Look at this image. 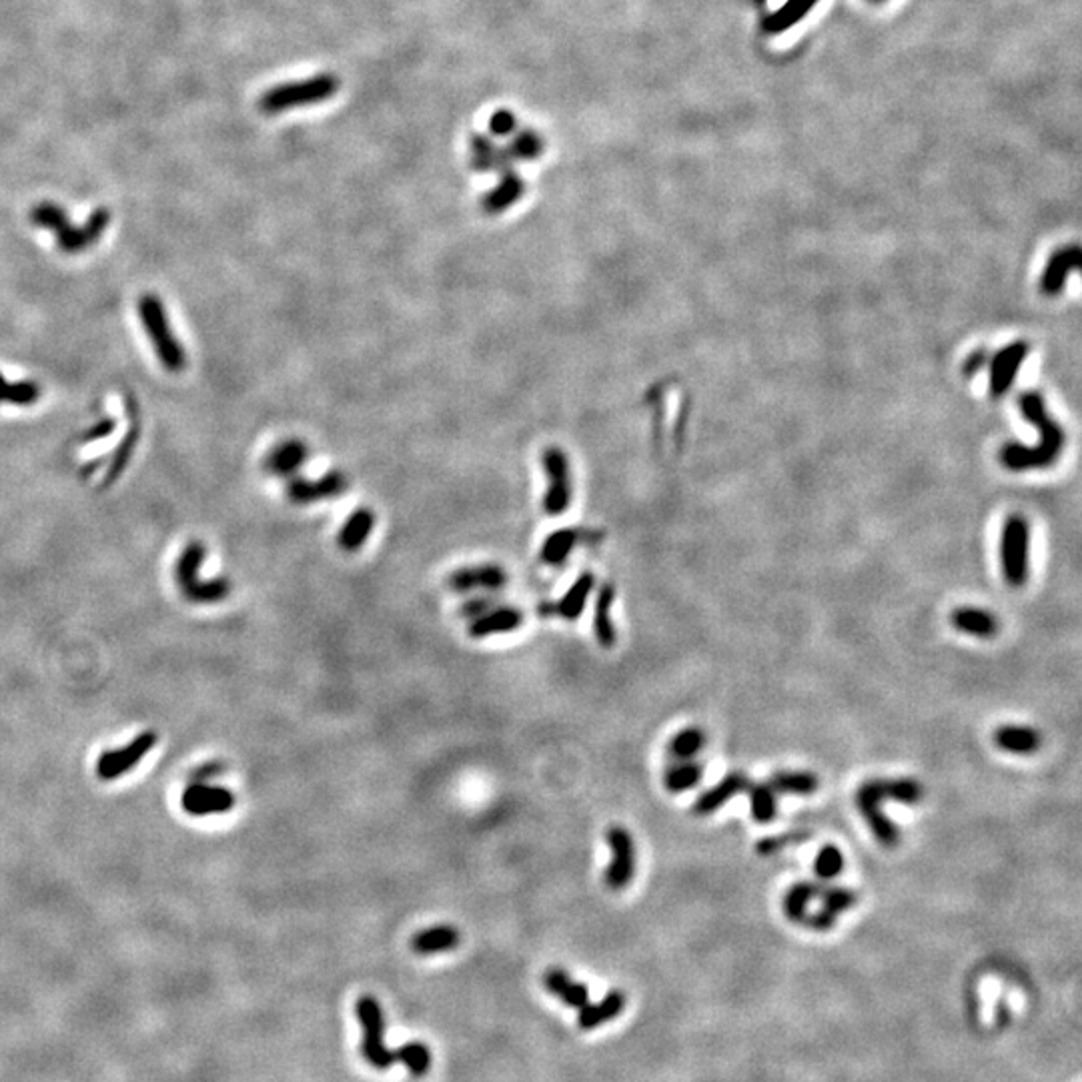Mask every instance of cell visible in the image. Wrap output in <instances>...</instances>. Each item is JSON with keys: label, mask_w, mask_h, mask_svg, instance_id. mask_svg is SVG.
Here are the masks:
<instances>
[{"label": "cell", "mask_w": 1082, "mask_h": 1082, "mask_svg": "<svg viewBox=\"0 0 1082 1082\" xmlns=\"http://www.w3.org/2000/svg\"><path fill=\"white\" fill-rule=\"evenodd\" d=\"M1020 407H1022V413H1025L1026 420L1030 423H1034L1038 431H1041L1043 443L1036 449L1010 443V446H1007L1000 451V462L1004 463V467H1008V470H1012V472L1041 470V467L1052 465L1056 462V457L1060 455L1062 446H1064L1062 429L1059 428V423H1056L1052 417L1046 413L1043 397L1038 394L1022 395Z\"/></svg>", "instance_id": "cell-1"}, {"label": "cell", "mask_w": 1082, "mask_h": 1082, "mask_svg": "<svg viewBox=\"0 0 1082 1082\" xmlns=\"http://www.w3.org/2000/svg\"><path fill=\"white\" fill-rule=\"evenodd\" d=\"M30 221L34 227L47 229L55 233L58 249L68 255L81 253L89 247L95 245L99 238L105 235L110 225V211L99 207L91 212V217L84 221L82 227H74L68 221L65 209L55 203H37L30 209Z\"/></svg>", "instance_id": "cell-2"}, {"label": "cell", "mask_w": 1082, "mask_h": 1082, "mask_svg": "<svg viewBox=\"0 0 1082 1082\" xmlns=\"http://www.w3.org/2000/svg\"><path fill=\"white\" fill-rule=\"evenodd\" d=\"M136 309H139L144 333H147L151 345L155 347L157 359L160 361V365H163L169 373L185 371L186 351L185 347L178 343L175 331L170 327L163 301H160L157 295L144 293L139 303H136Z\"/></svg>", "instance_id": "cell-3"}, {"label": "cell", "mask_w": 1082, "mask_h": 1082, "mask_svg": "<svg viewBox=\"0 0 1082 1082\" xmlns=\"http://www.w3.org/2000/svg\"><path fill=\"white\" fill-rule=\"evenodd\" d=\"M341 89L339 76L335 74H317L301 82H287L279 87L267 91L259 99V110L265 115H279L289 108L319 105L323 100H329L337 95Z\"/></svg>", "instance_id": "cell-4"}, {"label": "cell", "mask_w": 1082, "mask_h": 1082, "mask_svg": "<svg viewBox=\"0 0 1082 1082\" xmlns=\"http://www.w3.org/2000/svg\"><path fill=\"white\" fill-rule=\"evenodd\" d=\"M207 558V548L203 541L193 540L185 545L175 566V579L181 587L183 595L193 603H215L225 600L231 593V584L225 577L201 582V567Z\"/></svg>", "instance_id": "cell-5"}, {"label": "cell", "mask_w": 1082, "mask_h": 1082, "mask_svg": "<svg viewBox=\"0 0 1082 1082\" xmlns=\"http://www.w3.org/2000/svg\"><path fill=\"white\" fill-rule=\"evenodd\" d=\"M355 1015L361 1022L363 1041H361V1054L368 1060L369 1067L377 1070H387L394 1067V1051H389L383 1036H385V1017H383L381 1004L373 996H361L355 1004Z\"/></svg>", "instance_id": "cell-6"}, {"label": "cell", "mask_w": 1082, "mask_h": 1082, "mask_svg": "<svg viewBox=\"0 0 1082 1082\" xmlns=\"http://www.w3.org/2000/svg\"><path fill=\"white\" fill-rule=\"evenodd\" d=\"M1028 538L1026 519L1008 517L1000 538V564L1008 585L1022 587L1028 579Z\"/></svg>", "instance_id": "cell-7"}, {"label": "cell", "mask_w": 1082, "mask_h": 1082, "mask_svg": "<svg viewBox=\"0 0 1082 1082\" xmlns=\"http://www.w3.org/2000/svg\"><path fill=\"white\" fill-rule=\"evenodd\" d=\"M543 472L548 477V489L543 496V511L550 517L564 515L567 507L572 506L574 485H572V467H569L567 455L559 447H548L543 451Z\"/></svg>", "instance_id": "cell-8"}, {"label": "cell", "mask_w": 1082, "mask_h": 1082, "mask_svg": "<svg viewBox=\"0 0 1082 1082\" xmlns=\"http://www.w3.org/2000/svg\"><path fill=\"white\" fill-rule=\"evenodd\" d=\"M884 780H868L856 792V808L862 814L868 828L884 848H894L900 842V830L888 816L882 812Z\"/></svg>", "instance_id": "cell-9"}, {"label": "cell", "mask_w": 1082, "mask_h": 1082, "mask_svg": "<svg viewBox=\"0 0 1082 1082\" xmlns=\"http://www.w3.org/2000/svg\"><path fill=\"white\" fill-rule=\"evenodd\" d=\"M606 842L611 850V858L606 872H603V882H606L610 890H624L632 884L636 876V840L624 826H611L606 832Z\"/></svg>", "instance_id": "cell-10"}, {"label": "cell", "mask_w": 1082, "mask_h": 1082, "mask_svg": "<svg viewBox=\"0 0 1082 1082\" xmlns=\"http://www.w3.org/2000/svg\"><path fill=\"white\" fill-rule=\"evenodd\" d=\"M157 731H143L141 736H136L133 742L126 744L125 748L105 752L97 762V776L107 782L125 776L126 772H131V768H134V766L157 746Z\"/></svg>", "instance_id": "cell-11"}, {"label": "cell", "mask_w": 1082, "mask_h": 1082, "mask_svg": "<svg viewBox=\"0 0 1082 1082\" xmlns=\"http://www.w3.org/2000/svg\"><path fill=\"white\" fill-rule=\"evenodd\" d=\"M349 488L347 477L333 470L317 480H307V477H291L287 483V498L295 506H309L319 504L325 499H335L341 493H345Z\"/></svg>", "instance_id": "cell-12"}, {"label": "cell", "mask_w": 1082, "mask_h": 1082, "mask_svg": "<svg viewBox=\"0 0 1082 1082\" xmlns=\"http://www.w3.org/2000/svg\"><path fill=\"white\" fill-rule=\"evenodd\" d=\"M235 794L231 790L221 786H207L203 782H195L183 792L181 806L191 816L225 814L235 808Z\"/></svg>", "instance_id": "cell-13"}, {"label": "cell", "mask_w": 1082, "mask_h": 1082, "mask_svg": "<svg viewBox=\"0 0 1082 1082\" xmlns=\"http://www.w3.org/2000/svg\"><path fill=\"white\" fill-rule=\"evenodd\" d=\"M507 584V574L504 567L496 564L470 566L451 572L447 577V587L455 593L472 592H498Z\"/></svg>", "instance_id": "cell-14"}, {"label": "cell", "mask_w": 1082, "mask_h": 1082, "mask_svg": "<svg viewBox=\"0 0 1082 1082\" xmlns=\"http://www.w3.org/2000/svg\"><path fill=\"white\" fill-rule=\"evenodd\" d=\"M307 459H309V447L301 439H285L273 447L267 457L263 459V472L281 477V480H291V477L301 470Z\"/></svg>", "instance_id": "cell-15"}, {"label": "cell", "mask_w": 1082, "mask_h": 1082, "mask_svg": "<svg viewBox=\"0 0 1082 1082\" xmlns=\"http://www.w3.org/2000/svg\"><path fill=\"white\" fill-rule=\"evenodd\" d=\"M524 624V611L514 606H493L489 611H485L483 616L475 618L470 621V626H467V634L473 640H485V637L489 636H498V634H509L515 632V629L522 628Z\"/></svg>", "instance_id": "cell-16"}, {"label": "cell", "mask_w": 1082, "mask_h": 1082, "mask_svg": "<svg viewBox=\"0 0 1082 1082\" xmlns=\"http://www.w3.org/2000/svg\"><path fill=\"white\" fill-rule=\"evenodd\" d=\"M1026 355H1028V345L1022 343V341L1004 347L999 353H996V357L992 359V369H991L992 397H1000L1007 394L1012 385V381H1015V377L1018 375L1022 361L1026 359Z\"/></svg>", "instance_id": "cell-17"}, {"label": "cell", "mask_w": 1082, "mask_h": 1082, "mask_svg": "<svg viewBox=\"0 0 1082 1082\" xmlns=\"http://www.w3.org/2000/svg\"><path fill=\"white\" fill-rule=\"evenodd\" d=\"M126 409H129L131 413V428L126 431V436L118 443L113 457H110V465L107 467L105 473V483H102V488H110L118 477H121L126 470V465L134 455V449L139 446L141 439V420H139V403L134 402L133 397L126 399Z\"/></svg>", "instance_id": "cell-18"}, {"label": "cell", "mask_w": 1082, "mask_h": 1082, "mask_svg": "<svg viewBox=\"0 0 1082 1082\" xmlns=\"http://www.w3.org/2000/svg\"><path fill=\"white\" fill-rule=\"evenodd\" d=\"M749 786V778L742 772H731L726 778H722L715 786L702 792L694 804V814L710 816L718 812L722 806H726L731 798L738 796L740 792H746Z\"/></svg>", "instance_id": "cell-19"}, {"label": "cell", "mask_w": 1082, "mask_h": 1082, "mask_svg": "<svg viewBox=\"0 0 1082 1082\" xmlns=\"http://www.w3.org/2000/svg\"><path fill=\"white\" fill-rule=\"evenodd\" d=\"M525 183L514 169H507L501 173L498 185L483 195L481 209L488 215H501L509 211L514 204L524 197Z\"/></svg>", "instance_id": "cell-20"}, {"label": "cell", "mask_w": 1082, "mask_h": 1082, "mask_svg": "<svg viewBox=\"0 0 1082 1082\" xmlns=\"http://www.w3.org/2000/svg\"><path fill=\"white\" fill-rule=\"evenodd\" d=\"M950 624L954 629H958V632L973 637H981V640H991L1000 629L999 618H996L992 611L970 606L954 610L950 613Z\"/></svg>", "instance_id": "cell-21"}, {"label": "cell", "mask_w": 1082, "mask_h": 1082, "mask_svg": "<svg viewBox=\"0 0 1082 1082\" xmlns=\"http://www.w3.org/2000/svg\"><path fill=\"white\" fill-rule=\"evenodd\" d=\"M1078 261H1080L1078 247H1067V249L1056 251L1043 273V281H1041L1043 293L1049 297L1059 295L1064 289V283H1067L1070 273L1078 271Z\"/></svg>", "instance_id": "cell-22"}, {"label": "cell", "mask_w": 1082, "mask_h": 1082, "mask_svg": "<svg viewBox=\"0 0 1082 1082\" xmlns=\"http://www.w3.org/2000/svg\"><path fill=\"white\" fill-rule=\"evenodd\" d=\"M992 742L1002 752L1015 756H1030L1041 749L1043 734L1030 726H1000L994 730Z\"/></svg>", "instance_id": "cell-23"}, {"label": "cell", "mask_w": 1082, "mask_h": 1082, "mask_svg": "<svg viewBox=\"0 0 1082 1082\" xmlns=\"http://www.w3.org/2000/svg\"><path fill=\"white\" fill-rule=\"evenodd\" d=\"M462 934L455 926L451 924H437L423 928L411 939V950L420 956H431V954L451 952L459 947Z\"/></svg>", "instance_id": "cell-24"}, {"label": "cell", "mask_w": 1082, "mask_h": 1082, "mask_svg": "<svg viewBox=\"0 0 1082 1082\" xmlns=\"http://www.w3.org/2000/svg\"><path fill=\"white\" fill-rule=\"evenodd\" d=\"M373 527H375L373 509L357 507L353 514L347 517L343 527L339 530V535H337L339 550L345 553L359 551L365 545V541L369 540V535L373 533Z\"/></svg>", "instance_id": "cell-25"}, {"label": "cell", "mask_w": 1082, "mask_h": 1082, "mask_svg": "<svg viewBox=\"0 0 1082 1082\" xmlns=\"http://www.w3.org/2000/svg\"><path fill=\"white\" fill-rule=\"evenodd\" d=\"M543 986H545V991L553 996H558V999L569 1008L579 1010V1008H584L585 1004H590V988L582 982L572 981L569 974L564 973L561 968L548 970L543 976Z\"/></svg>", "instance_id": "cell-26"}, {"label": "cell", "mask_w": 1082, "mask_h": 1082, "mask_svg": "<svg viewBox=\"0 0 1082 1082\" xmlns=\"http://www.w3.org/2000/svg\"><path fill=\"white\" fill-rule=\"evenodd\" d=\"M626 1007V996L621 991H611L600 1002L595 1004H585L584 1008H579L577 1015V1026L582 1030H593L602 1025H606V1022L613 1020L616 1017L621 1015V1010Z\"/></svg>", "instance_id": "cell-27"}, {"label": "cell", "mask_w": 1082, "mask_h": 1082, "mask_svg": "<svg viewBox=\"0 0 1082 1082\" xmlns=\"http://www.w3.org/2000/svg\"><path fill=\"white\" fill-rule=\"evenodd\" d=\"M470 152H472V169L477 173H489V170H504L511 169V160L506 149H498L493 141L485 134H473L470 139Z\"/></svg>", "instance_id": "cell-28"}, {"label": "cell", "mask_w": 1082, "mask_h": 1082, "mask_svg": "<svg viewBox=\"0 0 1082 1082\" xmlns=\"http://www.w3.org/2000/svg\"><path fill=\"white\" fill-rule=\"evenodd\" d=\"M593 584H595L593 574L584 572L572 584V587H569V590L564 593V598H561L556 606H553V613L567 621H576L584 613L585 602H587V598H590V593L593 592Z\"/></svg>", "instance_id": "cell-29"}, {"label": "cell", "mask_w": 1082, "mask_h": 1082, "mask_svg": "<svg viewBox=\"0 0 1082 1082\" xmlns=\"http://www.w3.org/2000/svg\"><path fill=\"white\" fill-rule=\"evenodd\" d=\"M613 600H616V592H613V587L610 584L602 585L598 592V598H595V608H593V634L598 637V644L602 647H613L618 640L616 628H613L611 621V606Z\"/></svg>", "instance_id": "cell-30"}, {"label": "cell", "mask_w": 1082, "mask_h": 1082, "mask_svg": "<svg viewBox=\"0 0 1082 1082\" xmlns=\"http://www.w3.org/2000/svg\"><path fill=\"white\" fill-rule=\"evenodd\" d=\"M768 783L776 790V794L794 796H810L820 788V780H818L816 774L806 770H780L772 774Z\"/></svg>", "instance_id": "cell-31"}, {"label": "cell", "mask_w": 1082, "mask_h": 1082, "mask_svg": "<svg viewBox=\"0 0 1082 1082\" xmlns=\"http://www.w3.org/2000/svg\"><path fill=\"white\" fill-rule=\"evenodd\" d=\"M577 541H579V533L576 530H572V527H561V530L553 532L548 535V538H545L541 550H540V559L545 566L558 567L564 564L569 556H572Z\"/></svg>", "instance_id": "cell-32"}, {"label": "cell", "mask_w": 1082, "mask_h": 1082, "mask_svg": "<svg viewBox=\"0 0 1082 1082\" xmlns=\"http://www.w3.org/2000/svg\"><path fill=\"white\" fill-rule=\"evenodd\" d=\"M702 778L704 764L694 760H681L668 766L666 772H663V788H666L670 794H681V792L696 788L697 783L702 782Z\"/></svg>", "instance_id": "cell-33"}, {"label": "cell", "mask_w": 1082, "mask_h": 1082, "mask_svg": "<svg viewBox=\"0 0 1082 1082\" xmlns=\"http://www.w3.org/2000/svg\"><path fill=\"white\" fill-rule=\"evenodd\" d=\"M818 888H820V886L808 880H800L790 886L786 896H783V913H786L792 922L804 924L806 916L810 914L808 913V906H810V902L816 898Z\"/></svg>", "instance_id": "cell-34"}, {"label": "cell", "mask_w": 1082, "mask_h": 1082, "mask_svg": "<svg viewBox=\"0 0 1082 1082\" xmlns=\"http://www.w3.org/2000/svg\"><path fill=\"white\" fill-rule=\"evenodd\" d=\"M746 792L749 794V810H752L754 820L757 824H770L774 818H776V812H778L776 790H774L768 782H764V783L749 782Z\"/></svg>", "instance_id": "cell-35"}, {"label": "cell", "mask_w": 1082, "mask_h": 1082, "mask_svg": "<svg viewBox=\"0 0 1082 1082\" xmlns=\"http://www.w3.org/2000/svg\"><path fill=\"white\" fill-rule=\"evenodd\" d=\"M42 389L37 381L22 379V381H8L0 373V403H11L19 407L34 405L40 399Z\"/></svg>", "instance_id": "cell-36"}, {"label": "cell", "mask_w": 1082, "mask_h": 1082, "mask_svg": "<svg viewBox=\"0 0 1082 1082\" xmlns=\"http://www.w3.org/2000/svg\"><path fill=\"white\" fill-rule=\"evenodd\" d=\"M705 746V731L702 728L689 726L679 730L678 734L670 740L668 744V754L670 757H674L676 762L681 760H692L694 756H697Z\"/></svg>", "instance_id": "cell-37"}, {"label": "cell", "mask_w": 1082, "mask_h": 1082, "mask_svg": "<svg viewBox=\"0 0 1082 1082\" xmlns=\"http://www.w3.org/2000/svg\"><path fill=\"white\" fill-rule=\"evenodd\" d=\"M543 149L545 143L541 134L532 129H525L514 136V141L507 144L506 152L511 163H532V160L541 157Z\"/></svg>", "instance_id": "cell-38"}, {"label": "cell", "mask_w": 1082, "mask_h": 1082, "mask_svg": "<svg viewBox=\"0 0 1082 1082\" xmlns=\"http://www.w3.org/2000/svg\"><path fill=\"white\" fill-rule=\"evenodd\" d=\"M394 1060L395 1064L402 1062L415 1078H421L423 1075H428V1070L431 1069V1051L429 1046H425L423 1043L413 1041L395 1049Z\"/></svg>", "instance_id": "cell-39"}, {"label": "cell", "mask_w": 1082, "mask_h": 1082, "mask_svg": "<svg viewBox=\"0 0 1082 1082\" xmlns=\"http://www.w3.org/2000/svg\"><path fill=\"white\" fill-rule=\"evenodd\" d=\"M816 898L822 900L824 910H828L830 914L838 916L856 905L858 894L852 892L850 888H844V886H820V888H818Z\"/></svg>", "instance_id": "cell-40"}, {"label": "cell", "mask_w": 1082, "mask_h": 1082, "mask_svg": "<svg viewBox=\"0 0 1082 1082\" xmlns=\"http://www.w3.org/2000/svg\"><path fill=\"white\" fill-rule=\"evenodd\" d=\"M884 796L892 800V802L914 806L922 800L924 790L920 786V782L913 778H894L884 780Z\"/></svg>", "instance_id": "cell-41"}, {"label": "cell", "mask_w": 1082, "mask_h": 1082, "mask_svg": "<svg viewBox=\"0 0 1082 1082\" xmlns=\"http://www.w3.org/2000/svg\"><path fill=\"white\" fill-rule=\"evenodd\" d=\"M844 870V854L836 844H824L814 860V872L820 880H834Z\"/></svg>", "instance_id": "cell-42"}, {"label": "cell", "mask_w": 1082, "mask_h": 1082, "mask_svg": "<svg viewBox=\"0 0 1082 1082\" xmlns=\"http://www.w3.org/2000/svg\"><path fill=\"white\" fill-rule=\"evenodd\" d=\"M808 838H810V834L808 832H786V834H780V836H768V838H762L760 842H757L756 852L760 856H774L786 846L800 844V842H804Z\"/></svg>", "instance_id": "cell-43"}, {"label": "cell", "mask_w": 1082, "mask_h": 1082, "mask_svg": "<svg viewBox=\"0 0 1082 1082\" xmlns=\"http://www.w3.org/2000/svg\"><path fill=\"white\" fill-rule=\"evenodd\" d=\"M517 129V118L507 108H499L489 118V133L496 136H507Z\"/></svg>", "instance_id": "cell-44"}, {"label": "cell", "mask_w": 1082, "mask_h": 1082, "mask_svg": "<svg viewBox=\"0 0 1082 1082\" xmlns=\"http://www.w3.org/2000/svg\"><path fill=\"white\" fill-rule=\"evenodd\" d=\"M115 429H117V421H115V420H110V417H105V420H100L99 423L92 425L91 429L84 431L82 436H81V441H82V443H95V441H100V439H105V437H108V436H113Z\"/></svg>", "instance_id": "cell-45"}, {"label": "cell", "mask_w": 1082, "mask_h": 1082, "mask_svg": "<svg viewBox=\"0 0 1082 1082\" xmlns=\"http://www.w3.org/2000/svg\"><path fill=\"white\" fill-rule=\"evenodd\" d=\"M491 608H493V600H489V598H473V600L463 603L462 611H459V613H462L463 618H467V619L472 621L475 618L483 616V613L489 611Z\"/></svg>", "instance_id": "cell-46"}, {"label": "cell", "mask_w": 1082, "mask_h": 1082, "mask_svg": "<svg viewBox=\"0 0 1082 1082\" xmlns=\"http://www.w3.org/2000/svg\"><path fill=\"white\" fill-rule=\"evenodd\" d=\"M804 924L814 928V931H818V932H826V931H830V928L834 924H836V916L830 914L828 910L820 908V910H818V913L808 914L806 920H804Z\"/></svg>", "instance_id": "cell-47"}, {"label": "cell", "mask_w": 1082, "mask_h": 1082, "mask_svg": "<svg viewBox=\"0 0 1082 1082\" xmlns=\"http://www.w3.org/2000/svg\"><path fill=\"white\" fill-rule=\"evenodd\" d=\"M984 363H986L984 351H976V353L970 355L968 359H966V363H965V377H973V375H976L978 371H981L984 368Z\"/></svg>", "instance_id": "cell-48"}, {"label": "cell", "mask_w": 1082, "mask_h": 1082, "mask_svg": "<svg viewBox=\"0 0 1082 1082\" xmlns=\"http://www.w3.org/2000/svg\"><path fill=\"white\" fill-rule=\"evenodd\" d=\"M102 462H105V459H102V457H99V459H95V462H91V463H87V465H84V467H82V470H81V475H82V477H87V475H92V473H95V472H97V470H99V465H100V463H102Z\"/></svg>", "instance_id": "cell-49"}]
</instances>
